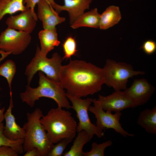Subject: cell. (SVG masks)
I'll list each match as a JSON object with an SVG mask.
<instances>
[{
    "label": "cell",
    "mask_w": 156,
    "mask_h": 156,
    "mask_svg": "<svg viewBox=\"0 0 156 156\" xmlns=\"http://www.w3.org/2000/svg\"><path fill=\"white\" fill-rule=\"evenodd\" d=\"M59 81L67 94L81 97L99 92L105 84L103 68L81 60H70L62 66Z\"/></svg>",
    "instance_id": "obj_1"
},
{
    "label": "cell",
    "mask_w": 156,
    "mask_h": 156,
    "mask_svg": "<svg viewBox=\"0 0 156 156\" xmlns=\"http://www.w3.org/2000/svg\"><path fill=\"white\" fill-rule=\"evenodd\" d=\"M38 75V87L33 88L27 85L24 92L20 93V97L22 102L32 107L36 101L44 97L54 100L58 107L67 109L71 108L66 92L60 81L47 77L40 71L39 72Z\"/></svg>",
    "instance_id": "obj_2"
},
{
    "label": "cell",
    "mask_w": 156,
    "mask_h": 156,
    "mask_svg": "<svg viewBox=\"0 0 156 156\" xmlns=\"http://www.w3.org/2000/svg\"><path fill=\"white\" fill-rule=\"evenodd\" d=\"M47 137L53 144L65 138L75 136L77 124L71 112L58 107L52 108L40 119Z\"/></svg>",
    "instance_id": "obj_3"
},
{
    "label": "cell",
    "mask_w": 156,
    "mask_h": 156,
    "mask_svg": "<svg viewBox=\"0 0 156 156\" xmlns=\"http://www.w3.org/2000/svg\"><path fill=\"white\" fill-rule=\"evenodd\" d=\"M43 116L39 108L27 114V121L23 127L26 133L23 144L24 152L36 148L39 150L40 156H47L53 147L54 144L49 139L40 122Z\"/></svg>",
    "instance_id": "obj_4"
},
{
    "label": "cell",
    "mask_w": 156,
    "mask_h": 156,
    "mask_svg": "<svg viewBox=\"0 0 156 156\" xmlns=\"http://www.w3.org/2000/svg\"><path fill=\"white\" fill-rule=\"evenodd\" d=\"M63 59L57 52L51 58L42 55L40 47L37 46L35 54L27 66L25 75L27 78V85H30L35 75L40 71L46 76L56 81H59V75Z\"/></svg>",
    "instance_id": "obj_5"
},
{
    "label": "cell",
    "mask_w": 156,
    "mask_h": 156,
    "mask_svg": "<svg viewBox=\"0 0 156 156\" xmlns=\"http://www.w3.org/2000/svg\"><path fill=\"white\" fill-rule=\"evenodd\" d=\"M105 84L112 88L115 91L125 90L127 88L129 79L134 76L145 74L144 72L134 70L131 65L123 62L106 60L103 68Z\"/></svg>",
    "instance_id": "obj_6"
},
{
    "label": "cell",
    "mask_w": 156,
    "mask_h": 156,
    "mask_svg": "<svg viewBox=\"0 0 156 156\" xmlns=\"http://www.w3.org/2000/svg\"><path fill=\"white\" fill-rule=\"evenodd\" d=\"M31 34L7 27L0 34V54L2 60L8 55H19L31 43Z\"/></svg>",
    "instance_id": "obj_7"
},
{
    "label": "cell",
    "mask_w": 156,
    "mask_h": 156,
    "mask_svg": "<svg viewBox=\"0 0 156 156\" xmlns=\"http://www.w3.org/2000/svg\"><path fill=\"white\" fill-rule=\"evenodd\" d=\"M66 96L71 102V108L75 111L79 120L77 128V132L85 131L92 138L94 135L99 138L103 137L104 134L103 130L92 123L89 116L88 108L92 103V99H82L66 93Z\"/></svg>",
    "instance_id": "obj_8"
},
{
    "label": "cell",
    "mask_w": 156,
    "mask_h": 156,
    "mask_svg": "<svg viewBox=\"0 0 156 156\" xmlns=\"http://www.w3.org/2000/svg\"><path fill=\"white\" fill-rule=\"evenodd\" d=\"M92 102L94 106H90L88 111L94 115L96 119V125L99 128L102 130L112 129L125 137L134 136L133 134L129 133L122 127L120 122L122 115L121 112L113 114L104 110L96 99H92Z\"/></svg>",
    "instance_id": "obj_9"
},
{
    "label": "cell",
    "mask_w": 156,
    "mask_h": 156,
    "mask_svg": "<svg viewBox=\"0 0 156 156\" xmlns=\"http://www.w3.org/2000/svg\"><path fill=\"white\" fill-rule=\"evenodd\" d=\"M155 90V87L146 79L142 78L135 79L131 86L123 92L138 107L146 103Z\"/></svg>",
    "instance_id": "obj_10"
},
{
    "label": "cell",
    "mask_w": 156,
    "mask_h": 156,
    "mask_svg": "<svg viewBox=\"0 0 156 156\" xmlns=\"http://www.w3.org/2000/svg\"><path fill=\"white\" fill-rule=\"evenodd\" d=\"M97 100L104 110L110 112H121L127 108L137 107L122 91H115L107 96L99 95Z\"/></svg>",
    "instance_id": "obj_11"
},
{
    "label": "cell",
    "mask_w": 156,
    "mask_h": 156,
    "mask_svg": "<svg viewBox=\"0 0 156 156\" xmlns=\"http://www.w3.org/2000/svg\"><path fill=\"white\" fill-rule=\"evenodd\" d=\"M18 14L8 17L6 24L8 28L31 34L36 25L37 14L34 10L27 8Z\"/></svg>",
    "instance_id": "obj_12"
},
{
    "label": "cell",
    "mask_w": 156,
    "mask_h": 156,
    "mask_svg": "<svg viewBox=\"0 0 156 156\" xmlns=\"http://www.w3.org/2000/svg\"><path fill=\"white\" fill-rule=\"evenodd\" d=\"M37 4V17L42 22L44 29L56 28L65 21V18L60 17L47 0H40Z\"/></svg>",
    "instance_id": "obj_13"
},
{
    "label": "cell",
    "mask_w": 156,
    "mask_h": 156,
    "mask_svg": "<svg viewBox=\"0 0 156 156\" xmlns=\"http://www.w3.org/2000/svg\"><path fill=\"white\" fill-rule=\"evenodd\" d=\"M10 99L9 107L4 114V119L5 124L4 125L3 133L8 139L16 141L24 139L25 135V131L23 128L18 125L14 115L12 113L14 107L11 90L10 92Z\"/></svg>",
    "instance_id": "obj_14"
},
{
    "label": "cell",
    "mask_w": 156,
    "mask_h": 156,
    "mask_svg": "<svg viewBox=\"0 0 156 156\" xmlns=\"http://www.w3.org/2000/svg\"><path fill=\"white\" fill-rule=\"evenodd\" d=\"M63 5L56 3L53 9L58 13L62 11H67L69 13L71 24L79 17L83 14L84 11L89 9L92 0H63Z\"/></svg>",
    "instance_id": "obj_15"
},
{
    "label": "cell",
    "mask_w": 156,
    "mask_h": 156,
    "mask_svg": "<svg viewBox=\"0 0 156 156\" xmlns=\"http://www.w3.org/2000/svg\"><path fill=\"white\" fill-rule=\"evenodd\" d=\"M38 36L40 44V51L43 55L47 56L55 47L60 44L58 39L56 28L41 30L39 32Z\"/></svg>",
    "instance_id": "obj_16"
},
{
    "label": "cell",
    "mask_w": 156,
    "mask_h": 156,
    "mask_svg": "<svg viewBox=\"0 0 156 156\" xmlns=\"http://www.w3.org/2000/svg\"><path fill=\"white\" fill-rule=\"evenodd\" d=\"M138 125L149 133L156 134V107L146 109L140 113L137 120Z\"/></svg>",
    "instance_id": "obj_17"
},
{
    "label": "cell",
    "mask_w": 156,
    "mask_h": 156,
    "mask_svg": "<svg viewBox=\"0 0 156 156\" xmlns=\"http://www.w3.org/2000/svg\"><path fill=\"white\" fill-rule=\"evenodd\" d=\"M122 18L119 8L116 6L110 5L100 14L99 28L105 30L118 24Z\"/></svg>",
    "instance_id": "obj_18"
},
{
    "label": "cell",
    "mask_w": 156,
    "mask_h": 156,
    "mask_svg": "<svg viewBox=\"0 0 156 156\" xmlns=\"http://www.w3.org/2000/svg\"><path fill=\"white\" fill-rule=\"evenodd\" d=\"M100 14L97 8L83 13L71 24V27L76 29L81 27L99 28Z\"/></svg>",
    "instance_id": "obj_19"
},
{
    "label": "cell",
    "mask_w": 156,
    "mask_h": 156,
    "mask_svg": "<svg viewBox=\"0 0 156 156\" xmlns=\"http://www.w3.org/2000/svg\"><path fill=\"white\" fill-rule=\"evenodd\" d=\"M78 133L73 145L68 151L63 154L64 156H84L83 148L92 138L85 131H82Z\"/></svg>",
    "instance_id": "obj_20"
},
{
    "label": "cell",
    "mask_w": 156,
    "mask_h": 156,
    "mask_svg": "<svg viewBox=\"0 0 156 156\" xmlns=\"http://www.w3.org/2000/svg\"><path fill=\"white\" fill-rule=\"evenodd\" d=\"M24 0H0V22L8 14L12 15L25 10Z\"/></svg>",
    "instance_id": "obj_21"
},
{
    "label": "cell",
    "mask_w": 156,
    "mask_h": 156,
    "mask_svg": "<svg viewBox=\"0 0 156 156\" xmlns=\"http://www.w3.org/2000/svg\"><path fill=\"white\" fill-rule=\"evenodd\" d=\"M16 71V64L11 60H6L0 65V76L6 79L10 90H11L12 82Z\"/></svg>",
    "instance_id": "obj_22"
},
{
    "label": "cell",
    "mask_w": 156,
    "mask_h": 156,
    "mask_svg": "<svg viewBox=\"0 0 156 156\" xmlns=\"http://www.w3.org/2000/svg\"><path fill=\"white\" fill-rule=\"evenodd\" d=\"M4 124L0 123V146L6 145L12 147L18 154H21L24 152L23 144V139L16 141H12L7 138L3 133Z\"/></svg>",
    "instance_id": "obj_23"
},
{
    "label": "cell",
    "mask_w": 156,
    "mask_h": 156,
    "mask_svg": "<svg viewBox=\"0 0 156 156\" xmlns=\"http://www.w3.org/2000/svg\"><path fill=\"white\" fill-rule=\"evenodd\" d=\"M62 46L64 53V56L62 58L63 60L70 58L75 55L77 51L76 41L72 36H69L66 39Z\"/></svg>",
    "instance_id": "obj_24"
},
{
    "label": "cell",
    "mask_w": 156,
    "mask_h": 156,
    "mask_svg": "<svg viewBox=\"0 0 156 156\" xmlns=\"http://www.w3.org/2000/svg\"><path fill=\"white\" fill-rule=\"evenodd\" d=\"M112 141L109 140L100 144L93 142L92 144L91 150L87 152H84L83 156H104L105 149L111 146Z\"/></svg>",
    "instance_id": "obj_25"
},
{
    "label": "cell",
    "mask_w": 156,
    "mask_h": 156,
    "mask_svg": "<svg viewBox=\"0 0 156 156\" xmlns=\"http://www.w3.org/2000/svg\"><path fill=\"white\" fill-rule=\"evenodd\" d=\"M73 139L70 138L62 139L54 145L48 156H61L68 145Z\"/></svg>",
    "instance_id": "obj_26"
},
{
    "label": "cell",
    "mask_w": 156,
    "mask_h": 156,
    "mask_svg": "<svg viewBox=\"0 0 156 156\" xmlns=\"http://www.w3.org/2000/svg\"><path fill=\"white\" fill-rule=\"evenodd\" d=\"M141 49L146 54L151 55L156 51V42L152 40H147L143 43Z\"/></svg>",
    "instance_id": "obj_27"
},
{
    "label": "cell",
    "mask_w": 156,
    "mask_h": 156,
    "mask_svg": "<svg viewBox=\"0 0 156 156\" xmlns=\"http://www.w3.org/2000/svg\"><path fill=\"white\" fill-rule=\"evenodd\" d=\"M18 155L14 149L9 146H0V156H18Z\"/></svg>",
    "instance_id": "obj_28"
},
{
    "label": "cell",
    "mask_w": 156,
    "mask_h": 156,
    "mask_svg": "<svg viewBox=\"0 0 156 156\" xmlns=\"http://www.w3.org/2000/svg\"><path fill=\"white\" fill-rule=\"evenodd\" d=\"M39 0H24L23 3L27 8H30L34 10V7Z\"/></svg>",
    "instance_id": "obj_29"
},
{
    "label": "cell",
    "mask_w": 156,
    "mask_h": 156,
    "mask_svg": "<svg viewBox=\"0 0 156 156\" xmlns=\"http://www.w3.org/2000/svg\"><path fill=\"white\" fill-rule=\"evenodd\" d=\"M24 156H40L38 149L34 148L26 151Z\"/></svg>",
    "instance_id": "obj_30"
},
{
    "label": "cell",
    "mask_w": 156,
    "mask_h": 156,
    "mask_svg": "<svg viewBox=\"0 0 156 156\" xmlns=\"http://www.w3.org/2000/svg\"><path fill=\"white\" fill-rule=\"evenodd\" d=\"M0 87V91L1 90ZM5 107H3L2 109L0 108V123L3 122L4 120V112L5 110Z\"/></svg>",
    "instance_id": "obj_31"
},
{
    "label": "cell",
    "mask_w": 156,
    "mask_h": 156,
    "mask_svg": "<svg viewBox=\"0 0 156 156\" xmlns=\"http://www.w3.org/2000/svg\"><path fill=\"white\" fill-rule=\"evenodd\" d=\"M1 60H0V62H1Z\"/></svg>",
    "instance_id": "obj_32"
},
{
    "label": "cell",
    "mask_w": 156,
    "mask_h": 156,
    "mask_svg": "<svg viewBox=\"0 0 156 156\" xmlns=\"http://www.w3.org/2000/svg\"></svg>",
    "instance_id": "obj_33"
}]
</instances>
